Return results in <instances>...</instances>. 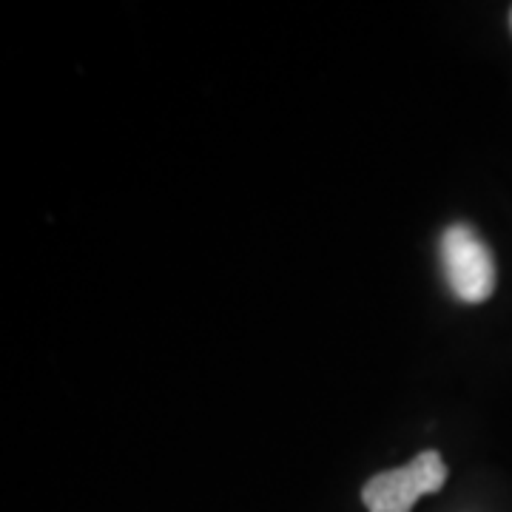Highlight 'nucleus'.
<instances>
[{
  "instance_id": "obj_1",
  "label": "nucleus",
  "mask_w": 512,
  "mask_h": 512,
  "mask_svg": "<svg viewBox=\"0 0 512 512\" xmlns=\"http://www.w3.org/2000/svg\"><path fill=\"white\" fill-rule=\"evenodd\" d=\"M441 265L450 291L467 305H481L495 293V259L490 245L467 222H453L441 234Z\"/></svg>"
},
{
  "instance_id": "obj_2",
  "label": "nucleus",
  "mask_w": 512,
  "mask_h": 512,
  "mask_svg": "<svg viewBox=\"0 0 512 512\" xmlns=\"http://www.w3.org/2000/svg\"><path fill=\"white\" fill-rule=\"evenodd\" d=\"M447 481V464L436 450H424L410 464L384 470L362 487L367 512H410L421 495L439 493Z\"/></svg>"
},
{
  "instance_id": "obj_3",
  "label": "nucleus",
  "mask_w": 512,
  "mask_h": 512,
  "mask_svg": "<svg viewBox=\"0 0 512 512\" xmlns=\"http://www.w3.org/2000/svg\"><path fill=\"white\" fill-rule=\"evenodd\" d=\"M510 23H512V12H510Z\"/></svg>"
}]
</instances>
